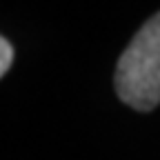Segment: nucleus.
I'll return each instance as SVG.
<instances>
[{"instance_id":"obj_1","label":"nucleus","mask_w":160,"mask_h":160,"mask_svg":"<svg viewBox=\"0 0 160 160\" xmlns=\"http://www.w3.org/2000/svg\"><path fill=\"white\" fill-rule=\"evenodd\" d=\"M116 93L136 111H151L160 102V11L151 16L122 51L116 76Z\"/></svg>"},{"instance_id":"obj_2","label":"nucleus","mask_w":160,"mask_h":160,"mask_svg":"<svg viewBox=\"0 0 160 160\" xmlns=\"http://www.w3.org/2000/svg\"><path fill=\"white\" fill-rule=\"evenodd\" d=\"M13 62V47L7 38H0V76H5Z\"/></svg>"}]
</instances>
